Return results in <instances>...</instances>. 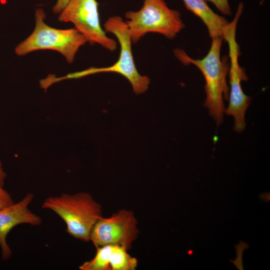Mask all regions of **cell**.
<instances>
[{
    "mask_svg": "<svg viewBox=\"0 0 270 270\" xmlns=\"http://www.w3.org/2000/svg\"><path fill=\"white\" fill-rule=\"evenodd\" d=\"M14 202L10 194L3 188L0 187V210Z\"/></svg>",
    "mask_w": 270,
    "mask_h": 270,
    "instance_id": "9a60e30c",
    "label": "cell"
},
{
    "mask_svg": "<svg viewBox=\"0 0 270 270\" xmlns=\"http://www.w3.org/2000/svg\"><path fill=\"white\" fill-rule=\"evenodd\" d=\"M212 3L217 9L224 15L230 16L232 10L228 0H206Z\"/></svg>",
    "mask_w": 270,
    "mask_h": 270,
    "instance_id": "5bb4252c",
    "label": "cell"
},
{
    "mask_svg": "<svg viewBox=\"0 0 270 270\" xmlns=\"http://www.w3.org/2000/svg\"><path fill=\"white\" fill-rule=\"evenodd\" d=\"M236 250V257L234 260H230L235 266L239 270H243L244 266L242 264L243 252L245 249L248 248V244L244 242L242 240L238 244L234 246Z\"/></svg>",
    "mask_w": 270,
    "mask_h": 270,
    "instance_id": "4fadbf2b",
    "label": "cell"
},
{
    "mask_svg": "<svg viewBox=\"0 0 270 270\" xmlns=\"http://www.w3.org/2000/svg\"><path fill=\"white\" fill-rule=\"evenodd\" d=\"M186 8L196 16L206 25L210 38H223L224 28L228 22L212 10L206 0H182Z\"/></svg>",
    "mask_w": 270,
    "mask_h": 270,
    "instance_id": "30bf717a",
    "label": "cell"
},
{
    "mask_svg": "<svg viewBox=\"0 0 270 270\" xmlns=\"http://www.w3.org/2000/svg\"><path fill=\"white\" fill-rule=\"evenodd\" d=\"M6 176V174L3 169L2 162L0 160V187L3 188Z\"/></svg>",
    "mask_w": 270,
    "mask_h": 270,
    "instance_id": "e0dca14e",
    "label": "cell"
},
{
    "mask_svg": "<svg viewBox=\"0 0 270 270\" xmlns=\"http://www.w3.org/2000/svg\"><path fill=\"white\" fill-rule=\"evenodd\" d=\"M106 32L113 34L120 46V56L112 65L101 68L91 67L86 70L54 78L55 82L66 79L79 78L88 75L101 72H115L124 76L130 84L134 92L140 94L146 92L150 83V78L140 74L134 60L131 40L126 22L118 16L108 18L104 24Z\"/></svg>",
    "mask_w": 270,
    "mask_h": 270,
    "instance_id": "277c9868",
    "label": "cell"
},
{
    "mask_svg": "<svg viewBox=\"0 0 270 270\" xmlns=\"http://www.w3.org/2000/svg\"><path fill=\"white\" fill-rule=\"evenodd\" d=\"M128 250L118 245H113L110 258V270H134L137 259L132 256Z\"/></svg>",
    "mask_w": 270,
    "mask_h": 270,
    "instance_id": "8fae6325",
    "label": "cell"
},
{
    "mask_svg": "<svg viewBox=\"0 0 270 270\" xmlns=\"http://www.w3.org/2000/svg\"><path fill=\"white\" fill-rule=\"evenodd\" d=\"M42 207L55 212L65 222L66 232L84 242L90 240L94 225L102 216L100 205L86 192L49 196Z\"/></svg>",
    "mask_w": 270,
    "mask_h": 270,
    "instance_id": "7a4b0ae2",
    "label": "cell"
},
{
    "mask_svg": "<svg viewBox=\"0 0 270 270\" xmlns=\"http://www.w3.org/2000/svg\"><path fill=\"white\" fill-rule=\"evenodd\" d=\"M263 195L262 196L261 194H260V198L262 200H266L267 201H269L270 198L268 197H270V196H268V195L270 194L269 193L265 192V193H262Z\"/></svg>",
    "mask_w": 270,
    "mask_h": 270,
    "instance_id": "ac0fdd59",
    "label": "cell"
},
{
    "mask_svg": "<svg viewBox=\"0 0 270 270\" xmlns=\"http://www.w3.org/2000/svg\"><path fill=\"white\" fill-rule=\"evenodd\" d=\"M44 10H36V25L32 33L15 48L14 52L22 56L31 52L44 50H56L62 54L67 62H74L80 47L88 41L75 28L58 29L46 24Z\"/></svg>",
    "mask_w": 270,
    "mask_h": 270,
    "instance_id": "5b68a950",
    "label": "cell"
},
{
    "mask_svg": "<svg viewBox=\"0 0 270 270\" xmlns=\"http://www.w3.org/2000/svg\"><path fill=\"white\" fill-rule=\"evenodd\" d=\"M113 245L109 244L96 248V252L92 260L85 262L79 266L81 270H110V255Z\"/></svg>",
    "mask_w": 270,
    "mask_h": 270,
    "instance_id": "7c38bea8",
    "label": "cell"
},
{
    "mask_svg": "<svg viewBox=\"0 0 270 270\" xmlns=\"http://www.w3.org/2000/svg\"><path fill=\"white\" fill-rule=\"evenodd\" d=\"M59 14L60 22L73 24L90 44H98L111 52L116 50V41L108 36L102 28L96 0H69Z\"/></svg>",
    "mask_w": 270,
    "mask_h": 270,
    "instance_id": "52a82bcc",
    "label": "cell"
},
{
    "mask_svg": "<svg viewBox=\"0 0 270 270\" xmlns=\"http://www.w3.org/2000/svg\"><path fill=\"white\" fill-rule=\"evenodd\" d=\"M212 40L208 52L201 59L192 58L180 49L176 50L174 54L184 64H193L202 72L206 82L204 106L208 109L210 115L216 124L220 126L223 122L226 110L224 100H228L230 88L226 78L230 62L228 56H220L223 38L218 37Z\"/></svg>",
    "mask_w": 270,
    "mask_h": 270,
    "instance_id": "6da1fadb",
    "label": "cell"
},
{
    "mask_svg": "<svg viewBox=\"0 0 270 270\" xmlns=\"http://www.w3.org/2000/svg\"><path fill=\"white\" fill-rule=\"evenodd\" d=\"M34 198V194L28 192L18 202L0 210V246L3 260L9 259L12 256L6 238L14 227L20 224L38 226L42 224V218L28 208Z\"/></svg>",
    "mask_w": 270,
    "mask_h": 270,
    "instance_id": "9c48e42d",
    "label": "cell"
},
{
    "mask_svg": "<svg viewBox=\"0 0 270 270\" xmlns=\"http://www.w3.org/2000/svg\"><path fill=\"white\" fill-rule=\"evenodd\" d=\"M188 254L190 255H192V254H193V252L192 250H190L188 252Z\"/></svg>",
    "mask_w": 270,
    "mask_h": 270,
    "instance_id": "d6986e66",
    "label": "cell"
},
{
    "mask_svg": "<svg viewBox=\"0 0 270 270\" xmlns=\"http://www.w3.org/2000/svg\"><path fill=\"white\" fill-rule=\"evenodd\" d=\"M138 234L134 213L121 210L108 218H100L94 225L90 240L96 248L106 245H118L128 250Z\"/></svg>",
    "mask_w": 270,
    "mask_h": 270,
    "instance_id": "ba28073f",
    "label": "cell"
},
{
    "mask_svg": "<svg viewBox=\"0 0 270 270\" xmlns=\"http://www.w3.org/2000/svg\"><path fill=\"white\" fill-rule=\"evenodd\" d=\"M125 17L132 44L150 32L172 40L184 28L180 12L170 8L164 0H144L139 10L128 11Z\"/></svg>",
    "mask_w": 270,
    "mask_h": 270,
    "instance_id": "3957f363",
    "label": "cell"
},
{
    "mask_svg": "<svg viewBox=\"0 0 270 270\" xmlns=\"http://www.w3.org/2000/svg\"><path fill=\"white\" fill-rule=\"evenodd\" d=\"M69 0H57L52 8L55 14H59L66 6Z\"/></svg>",
    "mask_w": 270,
    "mask_h": 270,
    "instance_id": "2e32d148",
    "label": "cell"
},
{
    "mask_svg": "<svg viewBox=\"0 0 270 270\" xmlns=\"http://www.w3.org/2000/svg\"><path fill=\"white\" fill-rule=\"evenodd\" d=\"M243 10L244 4L240 2L234 19L224 28L223 32V39L227 42L229 48L230 85L229 104L224 113L234 117V130L239 133L245 129V114L252 100L251 98L244 93L241 86L242 81H246L248 78L244 70L238 64L240 48L236 36V25Z\"/></svg>",
    "mask_w": 270,
    "mask_h": 270,
    "instance_id": "8992f818",
    "label": "cell"
}]
</instances>
